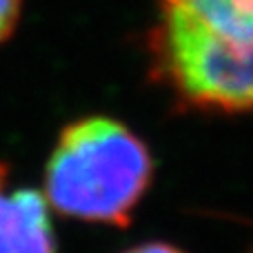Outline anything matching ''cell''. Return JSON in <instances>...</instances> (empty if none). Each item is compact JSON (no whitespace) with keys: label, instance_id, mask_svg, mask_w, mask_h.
Listing matches in <instances>:
<instances>
[{"label":"cell","instance_id":"cell-1","mask_svg":"<svg viewBox=\"0 0 253 253\" xmlns=\"http://www.w3.org/2000/svg\"><path fill=\"white\" fill-rule=\"evenodd\" d=\"M147 58L178 109L253 111V0H156Z\"/></svg>","mask_w":253,"mask_h":253},{"label":"cell","instance_id":"cell-2","mask_svg":"<svg viewBox=\"0 0 253 253\" xmlns=\"http://www.w3.org/2000/svg\"><path fill=\"white\" fill-rule=\"evenodd\" d=\"M149 144L114 116L62 126L44 165V200L71 220L126 229L153 182Z\"/></svg>","mask_w":253,"mask_h":253},{"label":"cell","instance_id":"cell-3","mask_svg":"<svg viewBox=\"0 0 253 253\" xmlns=\"http://www.w3.org/2000/svg\"><path fill=\"white\" fill-rule=\"evenodd\" d=\"M0 253H58L49 205L40 191L0 193Z\"/></svg>","mask_w":253,"mask_h":253},{"label":"cell","instance_id":"cell-4","mask_svg":"<svg viewBox=\"0 0 253 253\" xmlns=\"http://www.w3.org/2000/svg\"><path fill=\"white\" fill-rule=\"evenodd\" d=\"M22 16V0H0V44L7 42L18 29Z\"/></svg>","mask_w":253,"mask_h":253},{"label":"cell","instance_id":"cell-5","mask_svg":"<svg viewBox=\"0 0 253 253\" xmlns=\"http://www.w3.org/2000/svg\"><path fill=\"white\" fill-rule=\"evenodd\" d=\"M123 253H187L180 247L171 245V242H162V240H149V242H140L133 245L129 249H125Z\"/></svg>","mask_w":253,"mask_h":253},{"label":"cell","instance_id":"cell-6","mask_svg":"<svg viewBox=\"0 0 253 253\" xmlns=\"http://www.w3.org/2000/svg\"><path fill=\"white\" fill-rule=\"evenodd\" d=\"M7 180H9V165L4 160H0V193L7 187Z\"/></svg>","mask_w":253,"mask_h":253}]
</instances>
